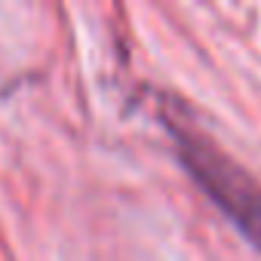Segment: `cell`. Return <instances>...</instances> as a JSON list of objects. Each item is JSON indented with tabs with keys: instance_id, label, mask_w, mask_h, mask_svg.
Wrapping results in <instances>:
<instances>
[{
	"instance_id": "1",
	"label": "cell",
	"mask_w": 261,
	"mask_h": 261,
	"mask_svg": "<svg viewBox=\"0 0 261 261\" xmlns=\"http://www.w3.org/2000/svg\"><path fill=\"white\" fill-rule=\"evenodd\" d=\"M160 117L191 181L261 255V181L243 163H237L209 133H203L181 101L166 95L160 101Z\"/></svg>"
}]
</instances>
